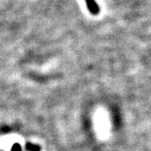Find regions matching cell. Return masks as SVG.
<instances>
[{
	"mask_svg": "<svg viewBox=\"0 0 151 151\" xmlns=\"http://www.w3.org/2000/svg\"><path fill=\"white\" fill-rule=\"evenodd\" d=\"M86 7L89 12L93 15H97L100 13V8L96 2V0H85Z\"/></svg>",
	"mask_w": 151,
	"mask_h": 151,
	"instance_id": "6da1fadb",
	"label": "cell"
}]
</instances>
